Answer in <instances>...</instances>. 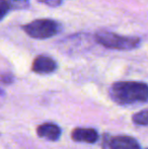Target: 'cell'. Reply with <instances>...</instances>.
<instances>
[{"label": "cell", "instance_id": "obj_13", "mask_svg": "<svg viewBox=\"0 0 148 149\" xmlns=\"http://www.w3.org/2000/svg\"><path fill=\"white\" fill-rule=\"evenodd\" d=\"M1 93H2V90H1V89H0V94H1Z\"/></svg>", "mask_w": 148, "mask_h": 149}, {"label": "cell", "instance_id": "obj_4", "mask_svg": "<svg viewBox=\"0 0 148 149\" xmlns=\"http://www.w3.org/2000/svg\"><path fill=\"white\" fill-rule=\"evenodd\" d=\"M105 149H140L139 143L130 136H116L109 137L104 136V144Z\"/></svg>", "mask_w": 148, "mask_h": 149}, {"label": "cell", "instance_id": "obj_7", "mask_svg": "<svg viewBox=\"0 0 148 149\" xmlns=\"http://www.w3.org/2000/svg\"><path fill=\"white\" fill-rule=\"evenodd\" d=\"M37 134L41 138H45L50 141H56L61 135V129L56 124L45 123L37 128Z\"/></svg>", "mask_w": 148, "mask_h": 149}, {"label": "cell", "instance_id": "obj_5", "mask_svg": "<svg viewBox=\"0 0 148 149\" xmlns=\"http://www.w3.org/2000/svg\"><path fill=\"white\" fill-rule=\"evenodd\" d=\"M57 69V62L52 57L40 55L33 62L32 70L38 74H50Z\"/></svg>", "mask_w": 148, "mask_h": 149}, {"label": "cell", "instance_id": "obj_3", "mask_svg": "<svg viewBox=\"0 0 148 149\" xmlns=\"http://www.w3.org/2000/svg\"><path fill=\"white\" fill-rule=\"evenodd\" d=\"M22 30L31 38L37 40H46L57 35L61 31V26L56 20L42 18L22 26Z\"/></svg>", "mask_w": 148, "mask_h": 149}, {"label": "cell", "instance_id": "obj_9", "mask_svg": "<svg viewBox=\"0 0 148 149\" xmlns=\"http://www.w3.org/2000/svg\"><path fill=\"white\" fill-rule=\"evenodd\" d=\"M10 10V4L7 0H0V20H2Z\"/></svg>", "mask_w": 148, "mask_h": 149}, {"label": "cell", "instance_id": "obj_6", "mask_svg": "<svg viewBox=\"0 0 148 149\" xmlns=\"http://www.w3.org/2000/svg\"><path fill=\"white\" fill-rule=\"evenodd\" d=\"M71 137L76 142L95 143L99 139V134L92 128H76L72 131Z\"/></svg>", "mask_w": 148, "mask_h": 149}, {"label": "cell", "instance_id": "obj_8", "mask_svg": "<svg viewBox=\"0 0 148 149\" xmlns=\"http://www.w3.org/2000/svg\"><path fill=\"white\" fill-rule=\"evenodd\" d=\"M132 121L134 122L136 125L140 126H147L148 125V109L147 110H143L140 112L136 113L133 116Z\"/></svg>", "mask_w": 148, "mask_h": 149}, {"label": "cell", "instance_id": "obj_14", "mask_svg": "<svg viewBox=\"0 0 148 149\" xmlns=\"http://www.w3.org/2000/svg\"><path fill=\"white\" fill-rule=\"evenodd\" d=\"M147 149H148V148H147Z\"/></svg>", "mask_w": 148, "mask_h": 149}, {"label": "cell", "instance_id": "obj_1", "mask_svg": "<svg viewBox=\"0 0 148 149\" xmlns=\"http://www.w3.org/2000/svg\"><path fill=\"white\" fill-rule=\"evenodd\" d=\"M109 93L120 106L142 104L148 100V85L139 81H118L112 84Z\"/></svg>", "mask_w": 148, "mask_h": 149}, {"label": "cell", "instance_id": "obj_10", "mask_svg": "<svg viewBox=\"0 0 148 149\" xmlns=\"http://www.w3.org/2000/svg\"><path fill=\"white\" fill-rule=\"evenodd\" d=\"M40 3L46 4L47 6H50V7H58L62 4V1L63 0H38Z\"/></svg>", "mask_w": 148, "mask_h": 149}, {"label": "cell", "instance_id": "obj_11", "mask_svg": "<svg viewBox=\"0 0 148 149\" xmlns=\"http://www.w3.org/2000/svg\"><path fill=\"white\" fill-rule=\"evenodd\" d=\"M0 78H1V80L3 81L4 83H9V82H11L12 76L10 74H5V75H2Z\"/></svg>", "mask_w": 148, "mask_h": 149}, {"label": "cell", "instance_id": "obj_2", "mask_svg": "<svg viewBox=\"0 0 148 149\" xmlns=\"http://www.w3.org/2000/svg\"><path fill=\"white\" fill-rule=\"evenodd\" d=\"M94 40L105 48L120 51H130L140 46L141 40L138 37L121 36L109 31H99L95 33Z\"/></svg>", "mask_w": 148, "mask_h": 149}, {"label": "cell", "instance_id": "obj_12", "mask_svg": "<svg viewBox=\"0 0 148 149\" xmlns=\"http://www.w3.org/2000/svg\"><path fill=\"white\" fill-rule=\"evenodd\" d=\"M15 4H19V5H26L28 3V0H11Z\"/></svg>", "mask_w": 148, "mask_h": 149}]
</instances>
